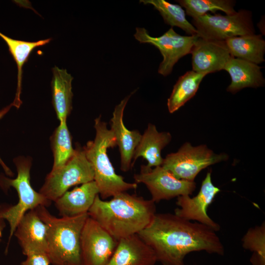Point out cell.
<instances>
[{
  "label": "cell",
  "instance_id": "1",
  "mask_svg": "<svg viewBox=\"0 0 265 265\" xmlns=\"http://www.w3.org/2000/svg\"><path fill=\"white\" fill-rule=\"evenodd\" d=\"M162 265H185L186 255L195 251L223 255L224 246L216 232L199 222L175 214L156 213L137 234Z\"/></svg>",
  "mask_w": 265,
  "mask_h": 265
},
{
  "label": "cell",
  "instance_id": "2",
  "mask_svg": "<svg viewBox=\"0 0 265 265\" xmlns=\"http://www.w3.org/2000/svg\"><path fill=\"white\" fill-rule=\"evenodd\" d=\"M156 211L151 199L123 192L109 200L102 199L98 194L88 214L118 240L138 234L150 223Z\"/></svg>",
  "mask_w": 265,
  "mask_h": 265
},
{
  "label": "cell",
  "instance_id": "3",
  "mask_svg": "<svg viewBox=\"0 0 265 265\" xmlns=\"http://www.w3.org/2000/svg\"><path fill=\"white\" fill-rule=\"evenodd\" d=\"M34 210L47 227L46 254L51 264L80 265V238L88 213L58 218L46 207L39 206Z\"/></svg>",
  "mask_w": 265,
  "mask_h": 265
},
{
  "label": "cell",
  "instance_id": "4",
  "mask_svg": "<svg viewBox=\"0 0 265 265\" xmlns=\"http://www.w3.org/2000/svg\"><path fill=\"white\" fill-rule=\"evenodd\" d=\"M94 128V139L89 141L82 148L93 169L94 181L98 186L100 198L105 200L128 190L136 189L137 184L125 181L114 170L107 150L117 145L116 139L113 132L107 128L101 116L95 119Z\"/></svg>",
  "mask_w": 265,
  "mask_h": 265
},
{
  "label": "cell",
  "instance_id": "5",
  "mask_svg": "<svg viewBox=\"0 0 265 265\" xmlns=\"http://www.w3.org/2000/svg\"><path fill=\"white\" fill-rule=\"evenodd\" d=\"M17 170V176L11 179L0 175V186L4 191L10 187H14L18 193L19 200L13 206H0V217L8 221L10 225V234L7 248L16 226L23 216L28 211L39 206L48 207L51 201L42 194L35 191L30 183L31 160L23 157L14 159Z\"/></svg>",
  "mask_w": 265,
  "mask_h": 265
},
{
  "label": "cell",
  "instance_id": "6",
  "mask_svg": "<svg viewBox=\"0 0 265 265\" xmlns=\"http://www.w3.org/2000/svg\"><path fill=\"white\" fill-rule=\"evenodd\" d=\"M93 169L83 148L77 147L69 160L51 171L39 192L50 201H55L71 186L94 181Z\"/></svg>",
  "mask_w": 265,
  "mask_h": 265
},
{
  "label": "cell",
  "instance_id": "7",
  "mask_svg": "<svg viewBox=\"0 0 265 265\" xmlns=\"http://www.w3.org/2000/svg\"><path fill=\"white\" fill-rule=\"evenodd\" d=\"M192 25L199 37L219 41L229 38L253 34L255 29L252 13L241 9L231 15L206 13L193 19Z\"/></svg>",
  "mask_w": 265,
  "mask_h": 265
},
{
  "label": "cell",
  "instance_id": "8",
  "mask_svg": "<svg viewBox=\"0 0 265 265\" xmlns=\"http://www.w3.org/2000/svg\"><path fill=\"white\" fill-rule=\"evenodd\" d=\"M228 157L225 153H214L205 145L193 146L186 142L177 152L167 155L161 166L179 179L194 181L201 170Z\"/></svg>",
  "mask_w": 265,
  "mask_h": 265
},
{
  "label": "cell",
  "instance_id": "9",
  "mask_svg": "<svg viewBox=\"0 0 265 265\" xmlns=\"http://www.w3.org/2000/svg\"><path fill=\"white\" fill-rule=\"evenodd\" d=\"M134 38L140 43L153 45L160 51L163 60L160 63L158 73L166 77L172 71L178 60L190 53L191 50L198 38L197 35L182 36L176 33L173 27L159 37L151 36L144 27H136Z\"/></svg>",
  "mask_w": 265,
  "mask_h": 265
},
{
  "label": "cell",
  "instance_id": "10",
  "mask_svg": "<svg viewBox=\"0 0 265 265\" xmlns=\"http://www.w3.org/2000/svg\"><path fill=\"white\" fill-rule=\"evenodd\" d=\"M133 178L135 183L146 186L151 194V200L155 203L190 195L196 188L194 181L179 179L161 166L148 168L142 165L140 172L134 174Z\"/></svg>",
  "mask_w": 265,
  "mask_h": 265
},
{
  "label": "cell",
  "instance_id": "11",
  "mask_svg": "<svg viewBox=\"0 0 265 265\" xmlns=\"http://www.w3.org/2000/svg\"><path fill=\"white\" fill-rule=\"evenodd\" d=\"M118 241L89 216L80 235V265H107Z\"/></svg>",
  "mask_w": 265,
  "mask_h": 265
},
{
  "label": "cell",
  "instance_id": "12",
  "mask_svg": "<svg viewBox=\"0 0 265 265\" xmlns=\"http://www.w3.org/2000/svg\"><path fill=\"white\" fill-rule=\"evenodd\" d=\"M220 191V189L212 184L211 172H208L195 196L191 198L186 195L177 197L176 205L179 208L175 210L174 214L187 220L196 221L215 232L218 231L220 225L209 216L207 210Z\"/></svg>",
  "mask_w": 265,
  "mask_h": 265
},
{
  "label": "cell",
  "instance_id": "13",
  "mask_svg": "<svg viewBox=\"0 0 265 265\" xmlns=\"http://www.w3.org/2000/svg\"><path fill=\"white\" fill-rule=\"evenodd\" d=\"M190 53L192 70L208 74L223 70L232 56L224 41L198 37Z\"/></svg>",
  "mask_w": 265,
  "mask_h": 265
},
{
  "label": "cell",
  "instance_id": "14",
  "mask_svg": "<svg viewBox=\"0 0 265 265\" xmlns=\"http://www.w3.org/2000/svg\"><path fill=\"white\" fill-rule=\"evenodd\" d=\"M136 91L125 97L115 106L110 119V129L113 132L120 154V169L125 172L132 167L134 153L142 135L137 130H128L123 122L125 108L131 96Z\"/></svg>",
  "mask_w": 265,
  "mask_h": 265
},
{
  "label": "cell",
  "instance_id": "15",
  "mask_svg": "<svg viewBox=\"0 0 265 265\" xmlns=\"http://www.w3.org/2000/svg\"><path fill=\"white\" fill-rule=\"evenodd\" d=\"M46 224L40 218L35 210L27 212L19 220L14 235L26 256L34 253L47 251Z\"/></svg>",
  "mask_w": 265,
  "mask_h": 265
},
{
  "label": "cell",
  "instance_id": "16",
  "mask_svg": "<svg viewBox=\"0 0 265 265\" xmlns=\"http://www.w3.org/2000/svg\"><path fill=\"white\" fill-rule=\"evenodd\" d=\"M157 262L153 250L136 234L118 240L107 265H155Z\"/></svg>",
  "mask_w": 265,
  "mask_h": 265
},
{
  "label": "cell",
  "instance_id": "17",
  "mask_svg": "<svg viewBox=\"0 0 265 265\" xmlns=\"http://www.w3.org/2000/svg\"><path fill=\"white\" fill-rule=\"evenodd\" d=\"M99 194L94 181L67 191L54 201L61 216L71 217L88 213L96 197Z\"/></svg>",
  "mask_w": 265,
  "mask_h": 265
},
{
  "label": "cell",
  "instance_id": "18",
  "mask_svg": "<svg viewBox=\"0 0 265 265\" xmlns=\"http://www.w3.org/2000/svg\"><path fill=\"white\" fill-rule=\"evenodd\" d=\"M171 138L169 132H159L155 125L148 124L135 148L132 166L139 157L147 160V164L145 165L147 168L161 166L163 161L161 150L169 144Z\"/></svg>",
  "mask_w": 265,
  "mask_h": 265
},
{
  "label": "cell",
  "instance_id": "19",
  "mask_svg": "<svg viewBox=\"0 0 265 265\" xmlns=\"http://www.w3.org/2000/svg\"><path fill=\"white\" fill-rule=\"evenodd\" d=\"M261 69L258 64L232 56L223 69L231 79L227 91L236 93L246 87L263 86L265 81Z\"/></svg>",
  "mask_w": 265,
  "mask_h": 265
},
{
  "label": "cell",
  "instance_id": "20",
  "mask_svg": "<svg viewBox=\"0 0 265 265\" xmlns=\"http://www.w3.org/2000/svg\"><path fill=\"white\" fill-rule=\"evenodd\" d=\"M51 81L52 103L57 119L60 122L66 121L72 108V82L73 77L66 69L55 66L52 68Z\"/></svg>",
  "mask_w": 265,
  "mask_h": 265
},
{
  "label": "cell",
  "instance_id": "21",
  "mask_svg": "<svg viewBox=\"0 0 265 265\" xmlns=\"http://www.w3.org/2000/svg\"><path fill=\"white\" fill-rule=\"evenodd\" d=\"M224 41L233 57L258 65L265 61V41L262 35L235 36Z\"/></svg>",
  "mask_w": 265,
  "mask_h": 265
},
{
  "label": "cell",
  "instance_id": "22",
  "mask_svg": "<svg viewBox=\"0 0 265 265\" xmlns=\"http://www.w3.org/2000/svg\"><path fill=\"white\" fill-rule=\"evenodd\" d=\"M0 37L5 42L9 51L16 63L18 69L17 87L13 106L18 108L22 101L20 95L22 90L23 67L28 60L32 51L36 48L48 44L52 38L40 40L35 42H27L12 39L0 32Z\"/></svg>",
  "mask_w": 265,
  "mask_h": 265
},
{
  "label": "cell",
  "instance_id": "23",
  "mask_svg": "<svg viewBox=\"0 0 265 265\" xmlns=\"http://www.w3.org/2000/svg\"><path fill=\"white\" fill-rule=\"evenodd\" d=\"M206 75L191 70L179 78L167 100V107L170 113L178 110L194 96L201 82Z\"/></svg>",
  "mask_w": 265,
  "mask_h": 265
},
{
  "label": "cell",
  "instance_id": "24",
  "mask_svg": "<svg viewBox=\"0 0 265 265\" xmlns=\"http://www.w3.org/2000/svg\"><path fill=\"white\" fill-rule=\"evenodd\" d=\"M140 3L151 4L159 11L165 23L181 28L189 35H197L194 26L186 19L185 11L182 6L164 0H140Z\"/></svg>",
  "mask_w": 265,
  "mask_h": 265
},
{
  "label": "cell",
  "instance_id": "25",
  "mask_svg": "<svg viewBox=\"0 0 265 265\" xmlns=\"http://www.w3.org/2000/svg\"><path fill=\"white\" fill-rule=\"evenodd\" d=\"M60 122L51 138L54 158L52 169L64 165L71 158L75 151L72 146L71 136L68 129L66 121Z\"/></svg>",
  "mask_w": 265,
  "mask_h": 265
},
{
  "label": "cell",
  "instance_id": "26",
  "mask_svg": "<svg viewBox=\"0 0 265 265\" xmlns=\"http://www.w3.org/2000/svg\"><path fill=\"white\" fill-rule=\"evenodd\" d=\"M176 1L186 9V14L193 19L209 11L215 14L216 11L220 10L226 15L237 12L234 8L235 1L232 0H178Z\"/></svg>",
  "mask_w": 265,
  "mask_h": 265
},
{
  "label": "cell",
  "instance_id": "27",
  "mask_svg": "<svg viewBox=\"0 0 265 265\" xmlns=\"http://www.w3.org/2000/svg\"><path fill=\"white\" fill-rule=\"evenodd\" d=\"M242 246L254 252L250 259L252 265H265V224L250 228L243 236Z\"/></svg>",
  "mask_w": 265,
  "mask_h": 265
},
{
  "label": "cell",
  "instance_id": "28",
  "mask_svg": "<svg viewBox=\"0 0 265 265\" xmlns=\"http://www.w3.org/2000/svg\"><path fill=\"white\" fill-rule=\"evenodd\" d=\"M20 265H50V260L46 253L39 252L29 254Z\"/></svg>",
  "mask_w": 265,
  "mask_h": 265
},
{
  "label": "cell",
  "instance_id": "29",
  "mask_svg": "<svg viewBox=\"0 0 265 265\" xmlns=\"http://www.w3.org/2000/svg\"><path fill=\"white\" fill-rule=\"evenodd\" d=\"M12 106H13V105L12 104H11L10 105H8L6 107L0 110V119H1L10 110ZM0 164L2 166L6 174L8 176L12 177L13 175L12 172L3 162L0 158Z\"/></svg>",
  "mask_w": 265,
  "mask_h": 265
},
{
  "label": "cell",
  "instance_id": "30",
  "mask_svg": "<svg viewBox=\"0 0 265 265\" xmlns=\"http://www.w3.org/2000/svg\"><path fill=\"white\" fill-rule=\"evenodd\" d=\"M5 227V223L4 222V219L3 218L0 217V241L1 239L2 232Z\"/></svg>",
  "mask_w": 265,
  "mask_h": 265
}]
</instances>
